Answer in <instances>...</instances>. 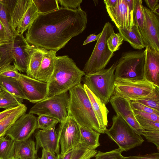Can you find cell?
I'll list each match as a JSON object with an SVG mask.
<instances>
[{"instance_id": "1", "label": "cell", "mask_w": 159, "mask_h": 159, "mask_svg": "<svg viewBox=\"0 0 159 159\" xmlns=\"http://www.w3.org/2000/svg\"><path fill=\"white\" fill-rule=\"evenodd\" d=\"M87 23V13L81 8L71 10L61 7L39 13L27 29L25 39L30 45L57 52L81 33Z\"/></svg>"}, {"instance_id": "2", "label": "cell", "mask_w": 159, "mask_h": 159, "mask_svg": "<svg viewBox=\"0 0 159 159\" xmlns=\"http://www.w3.org/2000/svg\"><path fill=\"white\" fill-rule=\"evenodd\" d=\"M85 75L68 56H57L53 72L48 83L47 98L68 92L80 83Z\"/></svg>"}, {"instance_id": "3", "label": "cell", "mask_w": 159, "mask_h": 159, "mask_svg": "<svg viewBox=\"0 0 159 159\" xmlns=\"http://www.w3.org/2000/svg\"><path fill=\"white\" fill-rule=\"evenodd\" d=\"M68 115L80 125L105 133V128L98 119L89 98L81 83L69 91Z\"/></svg>"}, {"instance_id": "4", "label": "cell", "mask_w": 159, "mask_h": 159, "mask_svg": "<svg viewBox=\"0 0 159 159\" xmlns=\"http://www.w3.org/2000/svg\"><path fill=\"white\" fill-rule=\"evenodd\" d=\"M117 61H115L108 68L85 75L83 78L84 84L105 105L110 102L114 93L115 80L114 71Z\"/></svg>"}, {"instance_id": "5", "label": "cell", "mask_w": 159, "mask_h": 159, "mask_svg": "<svg viewBox=\"0 0 159 159\" xmlns=\"http://www.w3.org/2000/svg\"><path fill=\"white\" fill-rule=\"evenodd\" d=\"M145 50L122 53L117 61L114 73L115 80L144 79Z\"/></svg>"}, {"instance_id": "6", "label": "cell", "mask_w": 159, "mask_h": 159, "mask_svg": "<svg viewBox=\"0 0 159 159\" xmlns=\"http://www.w3.org/2000/svg\"><path fill=\"white\" fill-rule=\"evenodd\" d=\"M114 32V26L109 22L104 25L100 36L97 41L92 53L82 71L85 75L91 74L105 69L114 55L108 49L107 42Z\"/></svg>"}, {"instance_id": "7", "label": "cell", "mask_w": 159, "mask_h": 159, "mask_svg": "<svg viewBox=\"0 0 159 159\" xmlns=\"http://www.w3.org/2000/svg\"><path fill=\"white\" fill-rule=\"evenodd\" d=\"M111 127L105 131L109 138L115 142L120 148L127 151L141 145L144 141L124 120L116 115L113 116Z\"/></svg>"}, {"instance_id": "8", "label": "cell", "mask_w": 159, "mask_h": 159, "mask_svg": "<svg viewBox=\"0 0 159 159\" xmlns=\"http://www.w3.org/2000/svg\"><path fill=\"white\" fill-rule=\"evenodd\" d=\"M158 87L145 79L115 80L112 97L134 101L150 97Z\"/></svg>"}, {"instance_id": "9", "label": "cell", "mask_w": 159, "mask_h": 159, "mask_svg": "<svg viewBox=\"0 0 159 159\" xmlns=\"http://www.w3.org/2000/svg\"><path fill=\"white\" fill-rule=\"evenodd\" d=\"M66 92L45 99L35 103L29 112L38 115H44L58 120L60 123L68 116L69 95Z\"/></svg>"}, {"instance_id": "10", "label": "cell", "mask_w": 159, "mask_h": 159, "mask_svg": "<svg viewBox=\"0 0 159 159\" xmlns=\"http://www.w3.org/2000/svg\"><path fill=\"white\" fill-rule=\"evenodd\" d=\"M61 148L60 154L80 146L81 136L79 125L71 116L60 123L57 133Z\"/></svg>"}, {"instance_id": "11", "label": "cell", "mask_w": 159, "mask_h": 159, "mask_svg": "<svg viewBox=\"0 0 159 159\" xmlns=\"http://www.w3.org/2000/svg\"><path fill=\"white\" fill-rule=\"evenodd\" d=\"M37 119L33 114L25 113L14 122L5 135L15 141L27 140L38 129Z\"/></svg>"}, {"instance_id": "12", "label": "cell", "mask_w": 159, "mask_h": 159, "mask_svg": "<svg viewBox=\"0 0 159 159\" xmlns=\"http://www.w3.org/2000/svg\"><path fill=\"white\" fill-rule=\"evenodd\" d=\"M144 21L143 29L139 31L145 45L159 51V17L143 7Z\"/></svg>"}, {"instance_id": "13", "label": "cell", "mask_w": 159, "mask_h": 159, "mask_svg": "<svg viewBox=\"0 0 159 159\" xmlns=\"http://www.w3.org/2000/svg\"><path fill=\"white\" fill-rule=\"evenodd\" d=\"M26 99L36 103L47 98L48 83L21 74L17 80Z\"/></svg>"}, {"instance_id": "14", "label": "cell", "mask_w": 159, "mask_h": 159, "mask_svg": "<svg viewBox=\"0 0 159 159\" xmlns=\"http://www.w3.org/2000/svg\"><path fill=\"white\" fill-rule=\"evenodd\" d=\"M107 11L118 29L131 30L134 25L133 12L131 11L126 0H117L115 5L106 7Z\"/></svg>"}, {"instance_id": "15", "label": "cell", "mask_w": 159, "mask_h": 159, "mask_svg": "<svg viewBox=\"0 0 159 159\" xmlns=\"http://www.w3.org/2000/svg\"><path fill=\"white\" fill-rule=\"evenodd\" d=\"M110 102L116 115L124 120L138 134L144 130L138 122L130 101L122 98L111 97Z\"/></svg>"}, {"instance_id": "16", "label": "cell", "mask_w": 159, "mask_h": 159, "mask_svg": "<svg viewBox=\"0 0 159 159\" xmlns=\"http://www.w3.org/2000/svg\"><path fill=\"white\" fill-rule=\"evenodd\" d=\"M11 39L14 65L20 72L26 73L29 58L28 43L22 34H15Z\"/></svg>"}, {"instance_id": "17", "label": "cell", "mask_w": 159, "mask_h": 159, "mask_svg": "<svg viewBox=\"0 0 159 159\" xmlns=\"http://www.w3.org/2000/svg\"><path fill=\"white\" fill-rule=\"evenodd\" d=\"M145 48L144 79L159 87V51L148 46Z\"/></svg>"}, {"instance_id": "18", "label": "cell", "mask_w": 159, "mask_h": 159, "mask_svg": "<svg viewBox=\"0 0 159 159\" xmlns=\"http://www.w3.org/2000/svg\"><path fill=\"white\" fill-rule=\"evenodd\" d=\"M34 134L37 151L42 148L48 150L56 155L60 154V145L55 128H51L46 130L38 128Z\"/></svg>"}, {"instance_id": "19", "label": "cell", "mask_w": 159, "mask_h": 159, "mask_svg": "<svg viewBox=\"0 0 159 159\" xmlns=\"http://www.w3.org/2000/svg\"><path fill=\"white\" fill-rule=\"evenodd\" d=\"M32 0H3L7 11L9 22L15 35L16 30Z\"/></svg>"}, {"instance_id": "20", "label": "cell", "mask_w": 159, "mask_h": 159, "mask_svg": "<svg viewBox=\"0 0 159 159\" xmlns=\"http://www.w3.org/2000/svg\"><path fill=\"white\" fill-rule=\"evenodd\" d=\"M43 51L42 62L36 79L48 83L54 70L57 52L43 48Z\"/></svg>"}, {"instance_id": "21", "label": "cell", "mask_w": 159, "mask_h": 159, "mask_svg": "<svg viewBox=\"0 0 159 159\" xmlns=\"http://www.w3.org/2000/svg\"><path fill=\"white\" fill-rule=\"evenodd\" d=\"M27 48L29 58L26 75L30 78L36 79L43 59V48L29 43Z\"/></svg>"}, {"instance_id": "22", "label": "cell", "mask_w": 159, "mask_h": 159, "mask_svg": "<svg viewBox=\"0 0 159 159\" xmlns=\"http://www.w3.org/2000/svg\"><path fill=\"white\" fill-rule=\"evenodd\" d=\"M83 86L89 98L94 111L99 120L106 128L108 125V114L109 111L106 105L93 94L84 84Z\"/></svg>"}, {"instance_id": "23", "label": "cell", "mask_w": 159, "mask_h": 159, "mask_svg": "<svg viewBox=\"0 0 159 159\" xmlns=\"http://www.w3.org/2000/svg\"><path fill=\"white\" fill-rule=\"evenodd\" d=\"M36 143L32 139L15 141L14 157L20 159H37Z\"/></svg>"}, {"instance_id": "24", "label": "cell", "mask_w": 159, "mask_h": 159, "mask_svg": "<svg viewBox=\"0 0 159 159\" xmlns=\"http://www.w3.org/2000/svg\"><path fill=\"white\" fill-rule=\"evenodd\" d=\"M118 29L123 38V41L128 42L133 48L139 50L145 47L142 37L137 25H134L130 30L122 29Z\"/></svg>"}, {"instance_id": "25", "label": "cell", "mask_w": 159, "mask_h": 159, "mask_svg": "<svg viewBox=\"0 0 159 159\" xmlns=\"http://www.w3.org/2000/svg\"><path fill=\"white\" fill-rule=\"evenodd\" d=\"M79 126L81 136L80 146L94 150L100 146V133L93 129Z\"/></svg>"}, {"instance_id": "26", "label": "cell", "mask_w": 159, "mask_h": 159, "mask_svg": "<svg viewBox=\"0 0 159 159\" xmlns=\"http://www.w3.org/2000/svg\"><path fill=\"white\" fill-rule=\"evenodd\" d=\"M97 151L83 146L72 149L64 154L60 153L57 159H90L95 156Z\"/></svg>"}, {"instance_id": "27", "label": "cell", "mask_w": 159, "mask_h": 159, "mask_svg": "<svg viewBox=\"0 0 159 159\" xmlns=\"http://www.w3.org/2000/svg\"><path fill=\"white\" fill-rule=\"evenodd\" d=\"M39 14L37 8L32 0L16 29V34H23L37 18Z\"/></svg>"}, {"instance_id": "28", "label": "cell", "mask_w": 159, "mask_h": 159, "mask_svg": "<svg viewBox=\"0 0 159 159\" xmlns=\"http://www.w3.org/2000/svg\"><path fill=\"white\" fill-rule=\"evenodd\" d=\"M27 110L26 106L22 104L9 115L0 121V138L3 137L7 130L21 115L25 113Z\"/></svg>"}, {"instance_id": "29", "label": "cell", "mask_w": 159, "mask_h": 159, "mask_svg": "<svg viewBox=\"0 0 159 159\" xmlns=\"http://www.w3.org/2000/svg\"><path fill=\"white\" fill-rule=\"evenodd\" d=\"M0 85L3 90L6 91L17 97L26 99L21 87L17 80L0 76Z\"/></svg>"}, {"instance_id": "30", "label": "cell", "mask_w": 159, "mask_h": 159, "mask_svg": "<svg viewBox=\"0 0 159 159\" xmlns=\"http://www.w3.org/2000/svg\"><path fill=\"white\" fill-rule=\"evenodd\" d=\"M23 101V99L6 91L2 90L0 92V108H14L22 104Z\"/></svg>"}, {"instance_id": "31", "label": "cell", "mask_w": 159, "mask_h": 159, "mask_svg": "<svg viewBox=\"0 0 159 159\" xmlns=\"http://www.w3.org/2000/svg\"><path fill=\"white\" fill-rule=\"evenodd\" d=\"M15 141L9 137L0 138V159H10L14 157Z\"/></svg>"}, {"instance_id": "32", "label": "cell", "mask_w": 159, "mask_h": 159, "mask_svg": "<svg viewBox=\"0 0 159 159\" xmlns=\"http://www.w3.org/2000/svg\"><path fill=\"white\" fill-rule=\"evenodd\" d=\"M14 60L11 39L0 44V69L10 64Z\"/></svg>"}, {"instance_id": "33", "label": "cell", "mask_w": 159, "mask_h": 159, "mask_svg": "<svg viewBox=\"0 0 159 159\" xmlns=\"http://www.w3.org/2000/svg\"><path fill=\"white\" fill-rule=\"evenodd\" d=\"M39 14L50 12L59 8L57 0H32Z\"/></svg>"}, {"instance_id": "34", "label": "cell", "mask_w": 159, "mask_h": 159, "mask_svg": "<svg viewBox=\"0 0 159 159\" xmlns=\"http://www.w3.org/2000/svg\"><path fill=\"white\" fill-rule=\"evenodd\" d=\"M143 6L142 0H134L133 17L134 25L139 29H143L144 21Z\"/></svg>"}, {"instance_id": "35", "label": "cell", "mask_w": 159, "mask_h": 159, "mask_svg": "<svg viewBox=\"0 0 159 159\" xmlns=\"http://www.w3.org/2000/svg\"><path fill=\"white\" fill-rule=\"evenodd\" d=\"M0 21L3 25L9 40L15 35L9 24L6 7L3 0H0Z\"/></svg>"}, {"instance_id": "36", "label": "cell", "mask_w": 159, "mask_h": 159, "mask_svg": "<svg viewBox=\"0 0 159 159\" xmlns=\"http://www.w3.org/2000/svg\"><path fill=\"white\" fill-rule=\"evenodd\" d=\"M38 128L42 130H46L51 128H55L59 122L55 118L51 116L41 115L39 116L37 119Z\"/></svg>"}, {"instance_id": "37", "label": "cell", "mask_w": 159, "mask_h": 159, "mask_svg": "<svg viewBox=\"0 0 159 159\" xmlns=\"http://www.w3.org/2000/svg\"><path fill=\"white\" fill-rule=\"evenodd\" d=\"M159 111V87L150 97L134 101Z\"/></svg>"}, {"instance_id": "38", "label": "cell", "mask_w": 159, "mask_h": 159, "mask_svg": "<svg viewBox=\"0 0 159 159\" xmlns=\"http://www.w3.org/2000/svg\"><path fill=\"white\" fill-rule=\"evenodd\" d=\"M123 41V38L119 33L114 32L108 39L107 43L109 50L114 52L119 49Z\"/></svg>"}, {"instance_id": "39", "label": "cell", "mask_w": 159, "mask_h": 159, "mask_svg": "<svg viewBox=\"0 0 159 159\" xmlns=\"http://www.w3.org/2000/svg\"><path fill=\"white\" fill-rule=\"evenodd\" d=\"M123 151L119 148L107 152H97L94 159H123L121 153Z\"/></svg>"}, {"instance_id": "40", "label": "cell", "mask_w": 159, "mask_h": 159, "mask_svg": "<svg viewBox=\"0 0 159 159\" xmlns=\"http://www.w3.org/2000/svg\"><path fill=\"white\" fill-rule=\"evenodd\" d=\"M14 65L9 64L0 69V76L10 77L18 80L21 73Z\"/></svg>"}, {"instance_id": "41", "label": "cell", "mask_w": 159, "mask_h": 159, "mask_svg": "<svg viewBox=\"0 0 159 159\" xmlns=\"http://www.w3.org/2000/svg\"><path fill=\"white\" fill-rule=\"evenodd\" d=\"M135 117L138 122L144 130H159V122L146 119L135 115Z\"/></svg>"}, {"instance_id": "42", "label": "cell", "mask_w": 159, "mask_h": 159, "mask_svg": "<svg viewBox=\"0 0 159 159\" xmlns=\"http://www.w3.org/2000/svg\"><path fill=\"white\" fill-rule=\"evenodd\" d=\"M148 142L152 143L157 147L158 151L159 150V130H144L142 133Z\"/></svg>"}, {"instance_id": "43", "label": "cell", "mask_w": 159, "mask_h": 159, "mask_svg": "<svg viewBox=\"0 0 159 159\" xmlns=\"http://www.w3.org/2000/svg\"><path fill=\"white\" fill-rule=\"evenodd\" d=\"M61 7L71 10H76L81 8L82 0H57Z\"/></svg>"}, {"instance_id": "44", "label": "cell", "mask_w": 159, "mask_h": 159, "mask_svg": "<svg viewBox=\"0 0 159 159\" xmlns=\"http://www.w3.org/2000/svg\"><path fill=\"white\" fill-rule=\"evenodd\" d=\"M133 110L155 114L159 116V111L152 109L142 104L134 101H130Z\"/></svg>"}, {"instance_id": "45", "label": "cell", "mask_w": 159, "mask_h": 159, "mask_svg": "<svg viewBox=\"0 0 159 159\" xmlns=\"http://www.w3.org/2000/svg\"><path fill=\"white\" fill-rule=\"evenodd\" d=\"M135 115L151 120L159 122V116L154 114L133 110Z\"/></svg>"}, {"instance_id": "46", "label": "cell", "mask_w": 159, "mask_h": 159, "mask_svg": "<svg viewBox=\"0 0 159 159\" xmlns=\"http://www.w3.org/2000/svg\"><path fill=\"white\" fill-rule=\"evenodd\" d=\"M123 159H159V153L158 152L143 155L131 156L128 157L123 156Z\"/></svg>"}, {"instance_id": "47", "label": "cell", "mask_w": 159, "mask_h": 159, "mask_svg": "<svg viewBox=\"0 0 159 159\" xmlns=\"http://www.w3.org/2000/svg\"><path fill=\"white\" fill-rule=\"evenodd\" d=\"M39 159H57L58 157L56 154L50 151L42 148V154Z\"/></svg>"}, {"instance_id": "48", "label": "cell", "mask_w": 159, "mask_h": 159, "mask_svg": "<svg viewBox=\"0 0 159 159\" xmlns=\"http://www.w3.org/2000/svg\"><path fill=\"white\" fill-rule=\"evenodd\" d=\"M9 40L5 29L0 21V44L4 43Z\"/></svg>"}, {"instance_id": "49", "label": "cell", "mask_w": 159, "mask_h": 159, "mask_svg": "<svg viewBox=\"0 0 159 159\" xmlns=\"http://www.w3.org/2000/svg\"><path fill=\"white\" fill-rule=\"evenodd\" d=\"M101 34V32L97 35L94 34H90L84 41L83 45H84L94 41H97L100 38Z\"/></svg>"}, {"instance_id": "50", "label": "cell", "mask_w": 159, "mask_h": 159, "mask_svg": "<svg viewBox=\"0 0 159 159\" xmlns=\"http://www.w3.org/2000/svg\"><path fill=\"white\" fill-rule=\"evenodd\" d=\"M16 107H17L14 108L5 109V110L0 112V121L4 119L5 118L7 117L13 112L16 109Z\"/></svg>"}, {"instance_id": "51", "label": "cell", "mask_w": 159, "mask_h": 159, "mask_svg": "<svg viewBox=\"0 0 159 159\" xmlns=\"http://www.w3.org/2000/svg\"><path fill=\"white\" fill-rule=\"evenodd\" d=\"M145 2L150 10L152 11L158 3V0H145Z\"/></svg>"}, {"instance_id": "52", "label": "cell", "mask_w": 159, "mask_h": 159, "mask_svg": "<svg viewBox=\"0 0 159 159\" xmlns=\"http://www.w3.org/2000/svg\"><path fill=\"white\" fill-rule=\"evenodd\" d=\"M117 0H105L103 1L105 5V6L107 7H112L114 6L117 2Z\"/></svg>"}, {"instance_id": "53", "label": "cell", "mask_w": 159, "mask_h": 159, "mask_svg": "<svg viewBox=\"0 0 159 159\" xmlns=\"http://www.w3.org/2000/svg\"><path fill=\"white\" fill-rule=\"evenodd\" d=\"M126 1L128 3L130 10L133 12L134 0H126Z\"/></svg>"}, {"instance_id": "54", "label": "cell", "mask_w": 159, "mask_h": 159, "mask_svg": "<svg viewBox=\"0 0 159 159\" xmlns=\"http://www.w3.org/2000/svg\"><path fill=\"white\" fill-rule=\"evenodd\" d=\"M153 13L157 16H159V4L158 3L154 9L151 11Z\"/></svg>"}, {"instance_id": "55", "label": "cell", "mask_w": 159, "mask_h": 159, "mask_svg": "<svg viewBox=\"0 0 159 159\" xmlns=\"http://www.w3.org/2000/svg\"><path fill=\"white\" fill-rule=\"evenodd\" d=\"M10 159H20L18 158H17L15 157H14L12 158H11Z\"/></svg>"}, {"instance_id": "56", "label": "cell", "mask_w": 159, "mask_h": 159, "mask_svg": "<svg viewBox=\"0 0 159 159\" xmlns=\"http://www.w3.org/2000/svg\"><path fill=\"white\" fill-rule=\"evenodd\" d=\"M0 89L3 90V89L1 86L0 85Z\"/></svg>"}, {"instance_id": "57", "label": "cell", "mask_w": 159, "mask_h": 159, "mask_svg": "<svg viewBox=\"0 0 159 159\" xmlns=\"http://www.w3.org/2000/svg\"><path fill=\"white\" fill-rule=\"evenodd\" d=\"M2 90L0 89V92L2 91Z\"/></svg>"}, {"instance_id": "58", "label": "cell", "mask_w": 159, "mask_h": 159, "mask_svg": "<svg viewBox=\"0 0 159 159\" xmlns=\"http://www.w3.org/2000/svg\"><path fill=\"white\" fill-rule=\"evenodd\" d=\"M2 44V43H1Z\"/></svg>"}, {"instance_id": "59", "label": "cell", "mask_w": 159, "mask_h": 159, "mask_svg": "<svg viewBox=\"0 0 159 159\" xmlns=\"http://www.w3.org/2000/svg\"><path fill=\"white\" fill-rule=\"evenodd\" d=\"M38 159H39V158H38Z\"/></svg>"}]
</instances>
